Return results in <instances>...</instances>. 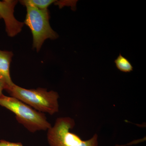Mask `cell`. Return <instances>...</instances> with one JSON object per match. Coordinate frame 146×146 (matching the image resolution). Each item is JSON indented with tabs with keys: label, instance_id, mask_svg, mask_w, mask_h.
Listing matches in <instances>:
<instances>
[{
	"label": "cell",
	"instance_id": "obj_4",
	"mask_svg": "<svg viewBox=\"0 0 146 146\" xmlns=\"http://www.w3.org/2000/svg\"><path fill=\"white\" fill-rule=\"evenodd\" d=\"M27 14L24 23L29 27L32 33L33 46L39 51L46 39H56L58 35L50 25V12L48 9L41 10L30 5H24Z\"/></svg>",
	"mask_w": 146,
	"mask_h": 146
},
{
	"label": "cell",
	"instance_id": "obj_9",
	"mask_svg": "<svg viewBox=\"0 0 146 146\" xmlns=\"http://www.w3.org/2000/svg\"><path fill=\"white\" fill-rule=\"evenodd\" d=\"M0 146H23L21 143H13L5 140H0Z\"/></svg>",
	"mask_w": 146,
	"mask_h": 146
},
{
	"label": "cell",
	"instance_id": "obj_7",
	"mask_svg": "<svg viewBox=\"0 0 146 146\" xmlns=\"http://www.w3.org/2000/svg\"><path fill=\"white\" fill-rule=\"evenodd\" d=\"M115 63L116 67L121 72L128 73L133 71V66L130 61L120 54L115 59Z\"/></svg>",
	"mask_w": 146,
	"mask_h": 146
},
{
	"label": "cell",
	"instance_id": "obj_2",
	"mask_svg": "<svg viewBox=\"0 0 146 146\" xmlns=\"http://www.w3.org/2000/svg\"><path fill=\"white\" fill-rule=\"evenodd\" d=\"M7 92L10 96L16 98L42 113L53 115L59 110V95L56 91H48L42 88L26 89L15 84Z\"/></svg>",
	"mask_w": 146,
	"mask_h": 146
},
{
	"label": "cell",
	"instance_id": "obj_8",
	"mask_svg": "<svg viewBox=\"0 0 146 146\" xmlns=\"http://www.w3.org/2000/svg\"><path fill=\"white\" fill-rule=\"evenodd\" d=\"M57 1L55 0H23L20 1L22 5L29 4L41 10L48 9V7L53 3Z\"/></svg>",
	"mask_w": 146,
	"mask_h": 146
},
{
	"label": "cell",
	"instance_id": "obj_10",
	"mask_svg": "<svg viewBox=\"0 0 146 146\" xmlns=\"http://www.w3.org/2000/svg\"><path fill=\"white\" fill-rule=\"evenodd\" d=\"M4 90V88L1 82H0V98L4 95L3 94V91Z\"/></svg>",
	"mask_w": 146,
	"mask_h": 146
},
{
	"label": "cell",
	"instance_id": "obj_3",
	"mask_svg": "<svg viewBox=\"0 0 146 146\" xmlns=\"http://www.w3.org/2000/svg\"><path fill=\"white\" fill-rule=\"evenodd\" d=\"M75 125L74 120L72 118H57L53 126L48 130L47 140L50 146H98L97 134L89 140L84 141L70 131Z\"/></svg>",
	"mask_w": 146,
	"mask_h": 146
},
{
	"label": "cell",
	"instance_id": "obj_1",
	"mask_svg": "<svg viewBox=\"0 0 146 146\" xmlns=\"http://www.w3.org/2000/svg\"><path fill=\"white\" fill-rule=\"evenodd\" d=\"M0 106L13 112L18 122L32 133L48 130L52 127L44 113L14 97L3 95L0 98Z\"/></svg>",
	"mask_w": 146,
	"mask_h": 146
},
{
	"label": "cell",
	"instance_id": "obj_5",
	"mask_svg": "<svg viewBox=\"0 0 146 146\" xmlns=\"http://www.w3.org/2000/svg\"><path fill=\"white\" fill-rule=\"evenodd\" d=\"M18 2L15 0L0 1V19L4 21L6 32L11 37L20 33L25 25L16 20L14 16V8Z\"/></svg>",
	"mask_w": 146,
	"mask_h": 146
},
{
	"label": "cell",
	"instance_id": "obj_6",
	"mask_svg": "<svg viewBox=\"0 0 146 146\" xmlns=\"http://www.w3.org/2000/svg\"><path fill=\"white\" fill-rule=\"evenodd\" d=\"M13 55L11 51L0 50V82L6 91L15 84L10 74V64Z\"/></svg>",
	"mask_w": 146,
	"mask_h": 146
}]
</instances>
